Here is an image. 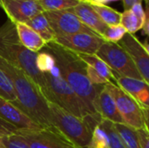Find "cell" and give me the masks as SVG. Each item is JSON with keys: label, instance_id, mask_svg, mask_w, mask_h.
<instances>
[{"label": "cell", "instance_id": "cell-1", "mask_svg": "<svg viewBox=\"0 0 149 148\" xmlns=\"http://www.w3.org/2000/svg\"><path fill=\"white\" fill-rule=\"evenodd\" d=\"M0 71L10 81L17 100L12 102L31 120L45 129H56L50 120L48 102L34 81L0 57Z\"/></svg>", "mask_w": 149, "mask_h": 148}, {"label": "cell", "instance_id": "cell-2", "mask_svg": "<svg viewBox=\"0 0 149 148\" xmlns=\"http://www.w3.org/2000/svg\"><path fill=\"white\" fill-rule=\"evenodd\" d=\"M45 48L52 55L62 78L81 99L89 113H96L94 100L103 85L95 86L91 84L86 76V64L76 53L67 51L53 42L47 44Z\"/></svg>", "mask_w": 149, "mask_h": 148}, {"label": "cell", "instance_id": "cell-3", "mask_svg": "<svg viewBox=\"0 0 149 148\" xmlns=\"http://www.w3.org/2000/svg\"><path fill=\"white\" fill-rule=\"evenodd\" d=\"M37 65L45 77L47 102L56 104L78 118L83 119L90 114L81 99L62 78L52 54L38 52Z\"/></svg>", "mask_w": 149, "mask_h": 148}, {"label": "cell", "instance_id": "cell-4", "mask_svg": "<svg viewBox=\"0 0 149 148\" xmlns=\"http://www.w3.org/2000/svg\"><path fill=\"white\" fill-rule=\"evenodd\" d=\"M38 53L28 50L20 43L15 24L11 21L8 19L0 27V57L31 78L46 98L45 77L37 65Z\"/></svg>", "mask_w": 149, "mask_h": 148}, {"label": "cell", "instance_id": "cell-5", "mask_svg": "<svg viewBox=\"0 0 149 148\" xmlns=\"http://www.w3.org/2000/svg\"><path fill=\"white\" fill-rule=\"evenodd\" d=\"M48 108L54 128L79 147L89 148L93 132L102 120L98 113L88 114L81 119L51 102H48Z\"/></svg>", "mask_w": 149, "mask_h": 148}, {"label": "cell", "instance_id": "cell-6", "mask_svg": "<svg viewBox=\"0 0 149 148\" xmlns=\"http://www.w3.org/2000/svg\"><path fill=\"white\" fill-rule=\"evenodd\" d=\"M96 55L111 68L113 73L121 77L143 80L133 60L118 43L105 41Z\"/></svg>", "mask_w": 149, "mask_h": 148}, {"label": "cell", "instance_id": "cell-7", "mask_svg": "<svg viewBox=\"0 0 149 148\" xmlns=\"http://www.w3.org/2000/svg\"><path fill=\"white\" fill-rule=\"evenodd\" d=\"M106 86L115 100L118 112L125 125L137 130L145 128L148 130L142 114L141 106L129 94L125 92L114 83L108 82Z\"/></svg>", "mask_w": 149, "mask_h": 148}, {"label": "cell", "instance_id": "cell-8", "mask_svg": "<svg viewBox=\"0 0 149 148\" xmlns=\"http://www.w3.org/2000/svg\"><path fill=\"white\" fill-rule=\"evenodd\" d=\"M17 133L25 140L31 148H80L57 129L18 130Z\"/></svg>", "mask_w": 149, "mask_h": 148}, {"label": "cell", "instance_id": "cell-9", "mask_svg": "<svg viewBox=\"0 0 149 148\" xmlns=\"http://www.w3.org/2000/svg\"><path fill=\"white\" fill-rule=\"evenodd\" d=\"M44 14L53 30L56 38L79 32L95 34L79 19L71 10L44 11Z\"/></svg>", "mask_w": 149, "mask_h": 148}, {"label": "cell", "instance_id": "cell-10", "mask_svg": "<svg viewBox=\"0 0 149 148\" xmlns=\"http://www.w3.org/2000/svg\"><path fill=\"white\" fill-rule=\"evenodd\" d=\"M105 40L92 33L79 32L66 36L57 37L53 43L76 54H96Z\"/></svg>", "mask_w": 149, "mask_h": 148}, {"label": "cell", "instance_id": "cell-11", "mask_svg": "<svg viewBox=\"0 0 149 148\" xmlns=\"http://www.w3.org/2000/svg\"><path fill=\"white\" fill-rule=\"evenodd\" d=\"M0 8L13 24H25L44 12L38 0H0Z\"/></svg>", "mask_w": 149, "mask_h": 148}, {"label": "cell", "instance_id": "cell-12", "mask_svg": "<svg viewBox=\"0 0 149 148\" xmlns=\"http://www.w3.org/2000/svg\"><path fill=\"white\" fill-rule=\"evenodd\" d=\"M134 63L142 79L149 84V52L134 34L127 33L118 43Z\"/></svg>", "mask_w": 149, "mask_h": 148}, {"label": "cell", "instance_id": "cell-13", "mask_svg": "<svg viewBox=\"0 0 149 148\" xmlns=\"http://www.w3.org/2000/svg\"><path fill=\"white\" fill-rule=\"evenodd\" d=\"M0 119L17 127L18 130H38L40 126L31 120L12 102L0 97Z\"/></svg>", "mask_w": 149, "mask_h": 148}, {"label": "cell", "instance_id": "cell-14", "mask_svg": "<svg viewBox=\"0 0 149 148\" xmlns=\"http://www.w3.org/2000/svg\"><path fill=\"white\" fill-rule=\"evenodd\" d=\"M115 85L133 97L141 107L149 106V84L141 79L126 78L113 73Z\"/></svg>", "mask_w": 149, "mask_h": 148}, {"label": "cell", "instance_id": "cell-15", "mask_svg": "<svg viewBox=\"0 0 149 148\" xmlns=\"http://www.w3.org/2000/svg\"><path fill=\"white\" fill-rule=\"evenodd\" d=\"M94 110L95 113H98L103 120H109L113 124L123 123L118 112L115 100L106 85L101 87L95 98Z\"/></svg>", "mask_w": 149, "mask_h": 148}, {"label": "cell", "instance_id": "cell-16", "mask_svg": "<svg viewBox=\"0 0 149 148\" xmlns=\"http://www.w3.org/2000/svg\"><path fill=\"white\" fill-rule=\"evenodd\" d=\"M71 10L86 26L102 38L107 25L101 20L87 0H82L75 7L71 9Z\"/></svg>", "mask_w": 149, "mask_h": 148}, {"label": "cell", "instance_id": "cell-17", "mask_svg": "<svg viewBox=\"0 0 149 148\" xmlns=\"http://www.w3.org/2000/svg\"><path fill=\"white\" fill-rule=\"evenodd\" d=\"M14 24L20 43L28 50L33 52H39L46 45L42 38L26 24L17 23Z\"/></svg>", "mask_w": 149, "mask_h": 148}, {"label": "cell", "instance_id": "cell-18", "mask_svg": "<svg viewBox=\"0 0 149 148\" xmlns=\"http://www.w3.org/2000/svg\"><path fill=\"white\" fill-rule=\"evenodd\" d=\"M29 25L31 29H33L41 38L47 44L52 43L55 40L56 35L52 29L48 20L46 19L44 12L35 16L30 21L25 23Z\"/></svg>", "mask_w": 149, "mask_h": 148}, {"label": "cell", "instance_id": "cell-19", "mask_svg": "<svg viewBox=\"0 0 149 148\" xmlns=\"http://www.w3.org/2000/svg\"><path fill=\"white\" fill-rule=\"evenodd\" d=\"M79 58L86 65L93 67L96 72H98L108 82L114 83V76L111 68L96 54H77Z\"/></svg>", "mask_w": 149, "mask_h": 148}, {"label": "cell", "instance_id": "cell-20", "mask_svg": "<svg viewBox=\"0 0 149 148\" xmlns=\"http://www.w3.org/2000/svg\"><path fill=\"white\" fill-rule=\"evenodd\" d=\"M89 3L92 5V7L94 9V10L101 18V20L107 25H115L120 23L121 13L119 12L117 10L107 4L96 3H92V2H89Z\"/></svg>", "mask_w": 149, "mask_h": 148}, {"label": "cell", "instance_id": "cell-21", "mask_svg": "<svg viewBox=\"0 0 149 148\" xmlns=\"http://www.w3.org/2000/svg\"><path fill=\"white\" fill-rule=\"evenodd\" d=\"M114 128L126 148H141L136 130L123 124H114Z\"/></svg>", "mask_w": 149, "mask_h": 148}, {"label": "cell", "instance_id": "cell-22", "mask_svg": "<svg viewBox=\"0 0 149 148\" xmlns=\"http://www.w3.org/2000/svg\"><path fill=\"white\" fill-rule=\"evenodd\" d=\"M145 19H146V17H145ZM145 19L140 18L130 9H128V10H125L121 13L120 24L126 29L127 33L134 35L138 31L141 30L143 24L145 22Z\"/></svg>", "mask_w": 149, "mask_h": 148}, {"label": "cell", "instance_id": "cell-23", "mask_svg": "<svg viewBox=\"0 0 149 148\" xmlns=\"http://www.w3.org/2000/svg\"><path fill=\"white\" fill-rule=\"evenodd\" d=\"M44 11L67 10L75 7L82 0H38Z\"/></svg>", "mask_w": 149, "mask_h": 148}, {"label": "cell", "instance_id": "cell-24", "mask_svg": "<svg viewBox=\"0 0 149 148\" xmlns=\"http://www.w3.org/2000/svg\"><path fill=\"white\" fill-rule=\"evenodd\" d=\"M99 126L107 134L110 148H126L124 144L122 143L120 136L118 135L114 128V124L113 122L102 119L99 124Z\"/></svg>", "mask_w": 149, "mask_h": 148}, {"label": "cell", "instance_id": "cell-25", "mask_svg": "<svg viewBox=\"0 0 149 148\" xmlns=\"http://www.w3.org/2000/svg\"><path fill=\"white\" fill-rule=\"evenodd\" d=\"M0 148H31L25 140L18 133L0 137Z\"/></svg>", "mask_w": 149, "mask_h": 148}, {"label": "cell", "instance_id": "cell-26", "mask_svg": "<svg viewBox=\"0 0 149 148\" xmlns=\"http://www.w3.org/2000/svg\"><path fill=\"white\" fill-rule=\"evenodd\" d=\"M127 33V32L126 29L120 24L115 25H107L102 35V38L106 42L119 43Z\"/></svg>", "mask_w": 149, "mask_h": 148}, {"label": "cell", "instance_id": "cell-27", "mask_svg": "<svg viewBox=\"0 0 149 148\" xmlns=\"http://www.w3.org/2000/svg\"><path fill=\"white\" fill-rule=\"evenodd\" d=\"M0 97L10 102L17 100V96L12 85L3 72L0 71Z\"/></svg>", "mask_w": 149, "mask_h": 148}, {"label": "cell", "instance_id": "cell-28", "mask_svg": "<svg viewBox=\"0 0 149 148\" xmlns=\"http://www.w3.org/2000/svg\"><path fill=\"white\" fill-rule=\"evenodd\" d=\"M89 148H110L107 134L99 126H97L93 132Z\"/></svg>", "mask_w": 149, "mask_h": 148}, {"label": "cell", "instance_id": "cell-29", "mask_svg": "<svg viewBox=\"0 0 149 148\" xmlns=\"http://www.w3.org/2000/svg\"><path fill=\"white\" fill-rule=\"evenodd\" d=\"M86 76L92 85L95 86H100V85H105L106 84L108 83V81L106 80L98 72H96L93 67H91L86 64Z\"/></svg>", "mask_w": 149, "mask_h": 148}, {"label": "cell", "instance_id": "cell-30", "mask_svg": "<svg viewBox=\"0 0 149 148\" xmlns=\"http://www.w3.org/2000/svg\"><path fill=\"white\" fill-rule=\"evenodd\" d=\"M138 140L141 148H149V131L141 128L136 130Z\"/></svg>", "mask_w": 149, "mask_h": 148}, {"label": "cell", "instance_id": "cell-31", "mask_svg": "<svg viewBox=\"0 0 149 148\" xmlns=\"http://www.w3.org/2000/svg\"><path fill=\"white\" fill-rule=\"evenodd\" d=\"M17 131H18V129L17 127L13 126L12 125H10L8 122L0 119V137L17 133Z\"/></svg>", "mask_w": 149, "mask_h": 148}, {"label": "cell", "instance_id": "cell-32", "mask_svg": "<svg viewBox=\"0 0 149 148\" xmlns=\"http://www.w3.org/2000/svg\"><path fill=\"white\" fill-rule=\"evenodd\" d=\"M143 0H122L123 3V6L125 10H128L130 9L132 6H134L136 3H142Z\"/></svg>", "mask_w": 149, "mask_h": 148}, {"label": "cell", "instance_id": "cell-33", "mask_svg": "<svg viewBox=\"0 0 149 148\" xmlns=\"http://www.w3.org/2000/svg\"><path fill=\"white\" fill-rule=\"evenodd\" d=\"M141 30H142V31H143V33H144L145 35H148V33H149V16H148V13L147 14L146 19H145V22H144V24H143V26H142Z\"/></svg>", "mask_w": 149, "mask_h": 148}, {"label": "cell", "instance_id": "cell-34", "mask_svg": "<svg viewBox=\"0 0 149 148\" xmlns=\"http://www.w3.org/2000/svg\"><path fill=\"white\" fill-rule=\"evenodd\" d=\"M88 1L92 2V3H96L107 4L110 2H116V1H120V0H88Z\"/></svg>", "mask_w": 149, "mask_h": 148}, {"label": "cell", "instance_id": "cell-35", "mask_svg": "<svg viewBox=\"0 0 149 148\" xmlns=\"http://www.w3.org/2000/svg\"><path fill=\"white\" fill-rule=\"evenodd\" d=\"M144 1H145V3H146L147 6H148V0H144Z\"/></svg>", "mask_w": 149, "mask_h": 148}]
</instances>
